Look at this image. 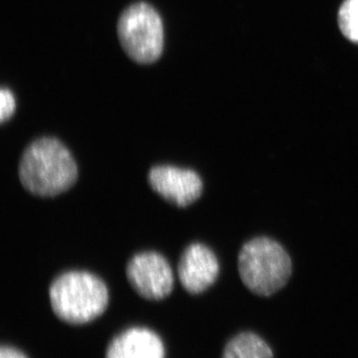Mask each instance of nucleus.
<instances>
[{"instance_id": "obj_1", "label": "nucleus", "mask_w": 358, "mask_h": 358, "mask_svg": "<svg viewBox=\"0 0 358 358\" xmlns=\"http://www.w3.org/2000/svg\"><path fill=\"white\" fill-rule=\"evenodd\" d=\"M21 185L37 196L66 192L78 179V166L69 148L53 136H41L23 150L18 164Z\"/></svg>"}, {"instance_id": "obj_2", "label": "nucleus", "mask_w": 358, "mask_h": 358, "mask_svg": "<svg viewBox=\"0 0 358 358\" xmlns=\"http://www.w3.org/2000/svg\"><path fill=\"white\" fill-rule=\"evenodd\" d=\"M49 299L59 319L71 324H83L105 312L109 291L98 275L86 271H67L51 282Z\"/></svg>"}, {"instance_id": "obj_3", "label": "nucleus", "mask_w": 358, "mask_h": 358, "mask_svg": "<svg viewBox=\"0 0 358 358\" xmlns=\"http://www.w3.org/2000/svg\"><path fill=\"white\" fill-rule=\"evenodd\" d=\"M245 286L259 296H271L288 282L292 261L281 245L270 238H255L242 247L238 257Z\"/></svg>"}, {"instance_id": "obj_4", "label": "nucleus", "mask_w": 358, "mask_h": 358, "mask_svg": "<svg viewBox=\"0 0 358 358\" xmlns=\"http://www.w3.org/2000/svg\"><path fill=\"white\" fill-rule=\"evenodd\" d=\"M117 35L127 55L138 64H152L164 50L162 17L145 2H136L122 11L117 22Z\"/></svg>"}, {"instance_id": "obj_5", "label": "nucleus", "mask_w": 358, "mask_h": 358, "mask_svg": "<svg viewBox=\"0 0 358 358\" xmlns=\"http://www.w3.org/2000/svg\"><path fill=\"white\" fill-rule=\"evenodd\" d=\"M126 275L134 291L148 300H162L173 289V268L157 252L134 254L127 264Z\"/></svg>"}, {"instance_id": "obj_6", "label": "nucleus", "mask_w": 358, "mask_h": 358, "mask_svg": "<svg viewBox=\"0 0 358 358\" xmlns=\"http://www.w3.org/2000/svg\"><path fill=\"white\" fill-rule=\"evenodd\" d=\"M148 181L155 192L178 207L196 201L203 192V182L196 171L171 164L150 167Z\"/></svg>"}, {"instance_id": "obj_7", "label": "nucleus", "mask_w": 358, "mask_h": 358, "mask_svg": "<svg viewBox=\"0 0 358 358\" xmlns=\"http://www.w3.org/2000/svg\"><path fill=\"white\" fill-rule=\"evenodd\" d=\"M178 275L179 281L188 293H202L217 279V257L206 245H188L179 258Z\"/></svg>"}, {"instance_id": "obj_8", "label": "nucleus", "mask_w": 358, "mask_h": 358, "mask_svg": "<svg viewBox=\"0 0 358 358\" xmlns=\"http://www.w3.org/2000/svg\"><path fill=\"white\" fill-rule=\"evenodd\" d=\"M164 345L154 331L131 327L117 336L108 348L106 358H164Z\"/></svg>"}, {"instance_id": "obj_9", "label": "nucleus", "mask_w": 358, "mask_h": 358, "mask_svg": "<svg viewBox=\"0 0 358 358\" xmlns=\"http://www.w3.org/2000/svg\"><path fill=\"white\" fill-rule=\"evenodd\" d=\"M222 358H273V352L260 336L243 333L231 339L224 350Z\"/></svg>"}, {"instance_id": "obj_10", "label": "nucleus", "mask_w": 358, "mask_h": 358, "mask_svg": "<svg viewBox=\"0 0 358 358\" xmlns=\"http://www.w3.org/2000/svg\"><path fill=\"white\" fill-rule=\"evenodd\" d=\"M338 20L341 33L358 44V0H345L339 8Z\"/></svg>"}, {"instance_id": "obj_11", "label": "nucleus", "mask_w": 358, "mask_h": 358, "mask_svg": "<svg viewBox=\"0 0 358 358\" xmlns=\"http://www.w3.org/2000/svg\"><path fill=\"white\" fill-rule=\"evenodd\" d=\"M16 103L13 92L9 89L2 88L0 92V120L1 122L10 119L14 114Z\"/></svg>"}, {"instance_id": "obj_12", "label": "nucleus", "mask_w": 358, "mask_h": 358, "mask_svg": "<svg viewBox=\"0 0 358 358\" xmlns=\"http://www.w3.org/2000/svg\"><path fill=\"white\" fill-rule=\"evenodd\" d=\"M0 358H27L24 353L11 346H2L0 350Z\"/></svg>"}]
</instances>
